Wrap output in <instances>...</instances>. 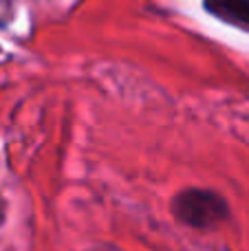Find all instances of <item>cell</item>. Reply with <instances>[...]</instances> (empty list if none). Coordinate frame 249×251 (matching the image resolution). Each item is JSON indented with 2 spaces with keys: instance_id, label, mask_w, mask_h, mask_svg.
Instances as JSON below:
<instances>
[{
  "instance_id": "1",
  "label": "cell",
  "mask_w": 249,
  "mask_h": 251,
  "mask_svg": "<svg viewBox=\"0 0 249 251\" xmlns=\"http://www.w3.org/2000/svg\"><path fill=\"white\" fill-rule=\"evenodd\" d=\"M172 212L181 223L190 227H212L229 216V205L221 194L212 190H183L172 201Z\"/></svg>"
},
{
  "instance_id": "2",
  "label": "cell",
  "mask_w": 249,
  "mask_h": 251,
  "mask_svg": "<svg viewBox=\"0 0 249 251\" xmlns=\"http://www.w3.org/2000/svg\"><path fill=\"white\" fill-rule=\"evenodd\" d=\"M205 7L221 20L249 26V0H205Z\"/></svg>"
}]
</instances>
